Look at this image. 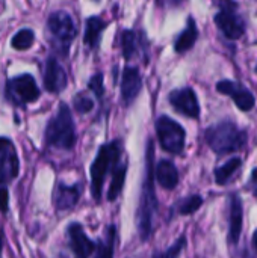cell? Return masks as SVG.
I'll return each instance as SVG.
<instances>
[{
  "instance_id": "1",
  "label": "cell",
  "mask_w": 257,
  "mask_h": 258,
  "mask_svg": "<svg viewBox=\"0 0 257 258\" xmlns=\"http://www.w3.org/2000/svg\"><path fill=\"white\" fill-rule=\"evenodd\" d=\"M155 142H147L145 150V172H144V181L141 187V197H139V206L136 213L138 221V233L142 242L148 240L151 231H153V219L156 215V210L159 207V201L156 198L155 190Z\"/></svg>"
},
{
  "instance_id": "2",
  "label": "cell",
  "mask_w": 257,
  "mask_h": 258,
  "mask_svg": "<svg viewBox=\"0 0 257 258\" xmlns=\"http://www.w3.org/2000/svg\"><path fill=\"white\" fill-rule=\"evenodd\" d=\"M76 144L74 119L65 103L59 104L58 112L45 127V145L56 150H73Z\"/></svg>"
},
{
  "instance_id": "3",
  "label": "cell",
  "mask_w": 257,
  "mask_h": 258,
  "mask_svg": "<svg viewBox=\"0 0 257 258\" xmlns=\"http://www.w3.org/2000/svg\"><path fill=\"white\" fill-rule=\"evenodd\" d=\"M206 142L220 156L239 151L247 142V132L232 121H223L206 130Z\"/></svg>"
},
{
  "instance_id": "4",
  "label": "cell",
  "mask_w": 257,
  "mask_h": 258,
  "mask_svg": "<svg viewBox=\"0 0 257 258\" xmlns=\"http://www.w3.org/2000/svg\"><path fill=\"white\" fill-rule=\"evenodd\" d=\"M121 145L120 141H112L100 147L92 165H91V194L95 201H100L105 180L111 169L120 163Z\"/></svg>"
},
{
  "instance_id": "5",
  "label": "cell",
  "mask_w": 257,
  "mask_h": 258,
  "mask_svg": "<svg viewBox=\"0 0 257 258\" xmlns=\"http://www.w3.org/2000/svg\"><path fill=\"white\" fill-rule=\"evenodd\" d=\"M47 30L50 35V41H52L53 48L59 54L67 56L70 45L77 35V30H76V26H74L71 15L65 11L53 12L47 20Z\"/></svg>"
},
{
  "instance_id": "6",
  "label": "cell",
  "mask_w": 257,
  "mask_h": 258,
  "mask_svg": "<svg viewBox=\"0 0 257 258\" xmlns=\"http://www.w3.org/2000/svg\"><path fill=\"white\" fill-rule=\"evenodd\" d=\"M156 135L164 151L171 154H182L186 142L185 128L167 115H161L156 119Z\"/></svg>"
},
{
  "instance_id": "7",
  "label": "cell",
  "mask_w": 257,
  "mask_h": 258,
  "mask_svg": "<svg viewBox=\"0 0 257 258\" xmlns=\"http://www.w3.org/2000/svg\"><path fill=\"white\" fill-rule=\"evenodd\" d=\"M41 95V91L30 74H21L9 79L5 86V97L14 106H26L35 103Z\"/></svg>"
},
{
  "instance_id": "8",
  "label": "cell",
  "mask_w": 257,
  "mask_h": 258,
  "mask_svg": "<svg viewBox=\"0 0 257 258\" xmlns=\"http://www.w3.org/2000/svg\"><path fill=\"white\" fill-rule=\"evenodd\" d=\"M220 11L215 14L214 21L221 33L229 39H239L245 32V23L236 12L238 5L233 0H217Z\"/></svg>"
},
{
  "instance_id": "9",
  "label": "cell",
  "mask_w": 257,
  "mask_h": 258,
  "mask_svg": "<svg viewBox=\"0 0 257 258\" xmlns=\"http://www.w3.org/2000/svg\"><path fill=\"white\" fill-rule=\"evenodd\" d=\"M20 171V160L14 142L9 138H0V184L11 183Z\"/></svg>"
},
{
  "instance_id": "10",
  "label": "cell",
  "mask_w": 257,
  "mask_h": 258,
  "mask_svg": "<svg viewBox=\"0 0 257 258\" xmlns=\"http://www.w3.org/2000/svg\"><path fill=\"white\" fill-rule=\"evenodd\" d=\"M217 91L220 94L232 97L235 104H236V107L244 110V112H250L254 107V104H256V98H254L253 92L247 86H244V85H241L238 82L220 80L217 83Z\"/></svg>"
},
{
  "instance_id": "11",
  "label": "cell",
  "mask_w": 257,
  "mask_h": 258,
  "mask_svg": "<svg viewBox=\"0 0 257 258\" xmlns=\"http://www.w3.org/2000/svg\"><path fill=\"white\" fill-rule=\"evenodd\" d=\"M168 100H170V104L179 113L188 118H194V119L200 116V103L192 88L186 86V88L176 89L168 95Z\"/></svg>"
},
{
  "instance_id": "12",
  "label": "cell",
  "mask_w": 257,
  "mask_h": 258,
  "mask_svg": "<svg viewBox=\"0 0 257 258\" xmlns=\"http://www.w3.org/2000/svg\"><path fill=\"white\" fill-rule=\"evenodd\" d=\"M67 236H68V245L70 249L76 257L86 258L91 257L92 254L97 252V243L92 242L83 231V227L77 222H73L67 228Z\"/></svg>"
},
{
  "instance_id": "13",
  "label": "cell",
  "mask_w": 257,
  "mask_h": 258,
  "mask_svg": "<svg viewBox=\"0 0 257 258\" xmlns=\"http://www.w3.org/2000/svg\"><path fill=\"white\" fill-rule=\"evenodd\" d=\"M142 89V77L138 67L127 65L121 74V103L130 106Z\"/></svg>"
},
{
  "instance_id": "14",
  "label": "cell",
  "mask_w": 257,
  "mask_h": 258,
  "mask_svg": "<svg viewBox=\"0 0 257 258\" xmlns=\"http://www.w3.org/2000/svg\"><path fill=\"white\" fill-rule=\"evenodd\" d=\"M68 85L67 74L56 57L50 56L44 67V86L52 94L62 92Z\"/></svg>"
},
{
  "instance_id": "15",
  "label": "cell",
  "mask_w": 257,
  "mask_h": 258,
  "mask_svg": "<svg viewBox=\"0 0 257 258\" xmlns=\"http://www.w3.org/2000/svg\"><path fill=\"white\" fill-rule=\"evenodd\" d=\"M82 190H83V187H82L80 183L73 184V186H68L65 183H58V186L55 189V195H53L55 207L59 212H70V210H73L77 206V203H79Z\"/></svg>"
},
{
  "instance_id": "16",
  "label": "cell",
  "mask_w": 257,
  "mask_h": 258,
  "mask_svg": "<svg viewBox=\"0 0 257 258\" xmlns=\"http://www.w3.org/2000/svg\"><path fill=\"white\" fill-rule=\"evenodd\" d=\"M244 206L239 195L233 194L229 198V243L238 245L242 233Z\"/></svg>"
},
{
  "instance_id": "17",
  "label": "cell",
  "mask_w": 257,
  "mask_h": 258,
  "mask_svg": "<svg viewBox=\"0 0 257 258\" xmlns=\"http://www.w3.org/2000/svg\"><path fill=\"white\" fill-rule=\"evenodd\" d=\"M155 174H156V181L159 183V186H162L167 190H173L179 184V171L171 160H167V159L159 160V163L156 165Z\"/></svg>"
},
{
  "instance_id": "18",
  "label": "cell",
  "mask_w": 257,
  "mask_h": 258,
  "mask_svg": "<svg viewBox=\"0 0 257 258\" xmlns=\"http://www.w3.org/2000/svg\"><path fill=\"white\" fill-rule=\"evenodd\" d=\"M106 27H108V21L101 20L97 15L89 17L85 23V35H83L85 45L89 47L91 50L97 48L100 45V39Z\"/></svg>"
},
{
  "instance_id": "19",
  "label": "cell",
  "mask_w": 257,
  "mask_h": 258,
  "mask_svg": "<svg viewBox=\"0 0 257 258\" xmlns=\"http://www.w3.org/2000/svg\"><path fill=\"white\" fill-rule=\"evenodd\" d=\"M198 39V29H197V23L192 17H188L186 20V27L183 29V32L177 36L176 42H174V50L177 53H185L188 50H191L194 47V44Z\"/></svg>"
},
{
  "instance_id": "20",
  "label": "cell",
  "mask_w": 257,
  "mask_h": 258,
  "mask_svg": "<svg viewBox=\"0 0 257 258\" xmlns=\"http://www.w3.org/2000/svg\"><path fill=\"white\" fill-rule=\"evenodd\" d=\"M144 44V41L139 39L138 33L132 29H127L121 33V51H123V57L126 60H132L135 56L139 54L141 45Z\"/></svg>"
},
{
  "instance_id": "21",
  "label": "cell",
  "mask_w": 257,
  "mask_h": 258,
  "mask_svg": "<svg viewBox=\"0 0 257 258\" xmlns=\"http://www.w3.org/2000/svg\"><path fill=\"white\" fill-rule=\"evenodd\" d=\"M126 174H127V162H120L112 169V180H111V186L108 190V201H115L120 197L124 187Z\"/></svg>"
},
{
  "instance_id": "22",
  "label": "cell",
  "mask_w": 257,
  "mask_h": 258,
  "mask_svg": "<svg viewBox=\"0 0 257 258\" xmlns=\"http://www.w3.org/2000/svg\"><path fill=\"white\" fill-rule=\"evenodd\" d=\"M241 166H242V159L241 157H233V159L227 160L224 165L218 166L215 169V181H217V184H220V186L227 184L232 180V177L239 171Z\"/></svg>"
},
{
  "instance_id": "23",
  "label": "cell",
  "mask_w": 257,
  "mask_h": 258,
  "mask_svg": "<svg viewBox=\"0 0 257 258\" xmlns=\"http://www.w3.org/2000/svg\"><path fill=\"white\" fill-rule=\"evenodd\" d=\"M117 240V227L109 225L105 231V242H97V257H112L114 255V245Z\"/></svg>"
},
{
  "instance_id": "24",
  "label": "cell",
  "mask_w": 257,
  "mask_h": 258,
  "mask_svg": "<svg viewBox=\"0 0 257 258\" xmlns=\"http://www.w3.org/2000/svg\"><path fill=\"white\" fill-rule=\"evenodd\" d=\"M33 39H35L33 30L26 27V29H21L20 32H17V33L12 36L11 45H12L15 50H27V48L32 47Z\"/></svg>"
},
{
  "instance_id": "25",
  "label": "cell",
  "mask_w": 257,
  "mask_h": 258,
  "mask_svg": "<svg viewBox=\"0 0 257 258\" xmlns=\"http://www.w3.org/2000/svg\"><path fill=\"white\" fill-rule=\"evenodd\" d=\"M201 206H203V198H201L200 195H191V197L185 198L183 201H180V203L177 204L176 210H177L179 215L186 216V215L195 213Z\"/></svg>"
},
{
  "instance_id": "26",
  "label": "cell",
  "mask_w": 257,
  "mask_h": 258,
  "mask_svg": "<svg viewBox=\"0 0 257 258\" xmlns=\"http://www.w3.org/2000/svg\"><path fill=\"white\" fill-rule=\"evenodd\" d=\"M73 106H74V110L79 112V113H89L92 109H94V101L83 92L77 94L73 100Z\"/></svg>"
},
{
  "instance_id": "27",
  "label": "cell",
  "mask_w": 257,
  "mask_h": 258,
  "mask_svg": "<svg viewBox=\"0 0 257 258\" xmlns=\"http://www.w3.org/2000/svg\"><path fill=\"white\" fill-rule=\"evenodd\" d=\"M88 88L94 92V95L98 98V100H101L103 98V95H105V85H103V74H95V76H92L91 77V80H89V83H88Z\"/></svg>"
},
{
  "instance_id": "28",
  "label": "cell",
  "mask_w": 257,
  "mask_h": 258,
  "mask_svg": "<svg viewBox=\"0 0 257 258\" xmlns=\"http://www.w3.org/2000/svg\"><path fill=\"white\" fill-rule=\"evenodd\" d=\"M185 245H186V237H185V236H180V237L173 243V246H170V248H168L165 252H162L161 255L167 258L177 257V255H180V252H182V249L185 248Z\"/></svg>"
},
{
  "instance_id": "29",
  "label": "cell",
  "mask_w": 257,
  "mask_h": 258,
  "mask_svg": "<svg viewBox=\"0 0 257 258\" xmlns=\"http://www.w3.org/2000/svg\"><path fill=\"white\" fill-rule=\"evenodd\" d=\"M9 209V194H8V189L2 187L0 189V212L5 215Z\"/></svg>"
},
{
  "instance_id": "30",
  "label": "cell",
  "mask_w": 257,
  "mask_h": 258,
  "mask_svg": "<svg viewBox=\"0 0 257 258\" xmlns=\"http://www.w3.org/2000/svg\"><path fill=\"white\" fill-rule=\"evenodd\" d=\"M253 248L257 251V230L254 231V234H253Z\"/></svg>"
},
{
  "instance_id": "31",
  "label": "cell",
  "mask_w": 257,
  "mask_h": 258,
  "mask_svg": "<svg viewBox=\"0 0 257 258\" xmlns=\"http://www.w3.org/2000/svg\"><path fill=\"white\" fill-rule=\"evenodd\" d=\"M254 197L257 198V183H256V189H254Z\"/></svg>"
},
{
  "instance_id": "32",
  "label": "cell",
  "mask_w": 257,
  "mask_h": 258,
  "mask_svg": "<svg viewBox=\"0 0 257 258\" xmlns=\"http://www.w3.org/2000/svg\"><path fill=\"white\" fill-rule=\"evenodd\" d=\"M0 245H2V231H0ZM0 249H2V246H0Z\"/></svg>"
},
{
  "instance_id": "33",
  "label": "cell",
  "mask_w": 257,
  "mask_h": 258,
  "mask_svg": "<svg viewBox=\"0 0 257 258\" xmlns=\"http://www.w3.org/2000/svg\"><path fill=\"white\" fill-rule=\"evenodd\" d=\"M256 73H257V67H256Z\"/></svg>"
},
{
  "instance_id": "34",
  "label": "cell",
  "mask_w": 257,
  "mask_h": 258,
  "mask_svg": "<svg viewBox=\"0 0 257 258\" xmlns=\"http://www.w3.org/2000/svg\"><path fill=\"white\" fill-rule=\"evenodd\" d=\"M95 2H98V0H95Z\"/></svg>"
}]
</instances>
